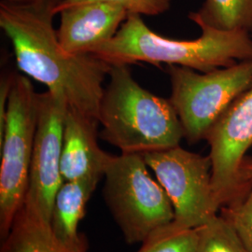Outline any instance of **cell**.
<instances>
[{"label":"cell","instance_id":"7a4b0ae2","mask_svg":"<svg viewBox=\"0 0 252 252\" xmlns=\"http://www.w3.org/2000/svg\"><path fill=\"white\" fill-rule=\"evenodd\" d=\"M199 27L202 34L198 38H167L153 31L141 15L129 13L116 35L91 54L111 65L148 63L161 67V63H165L199 72L252 60V36L248 33Z\"/></svg>","mask_w":252,"mask_h":252},{"label":"cell","instance_id":"4fadbf2b","mask_svg":"<svg viewBox=\"0 0 252 252\" xmlns=\"http://www.w3.org/2000/svg\"><path fill=\"white\" fill-rule=\"evenodd\" d=\"M0 252H71L54 235L48 221L26 199L14 218Z\"/></svg>","mask_w":252,"mask_h":252},{"label":"cell","instance_id":"9a60e30c","mask_svg":"<svg viewBox=\"0 0 252 252\" xmlns=\"http://www.w3.org/2000/svg\"><path fill=\"white\" fill-rule=\"evenodd\" d=\"M196 231L195 252H250L234 226L220 213Z\"/></svg>","mask_w":252,"mask_h":252},{"label":"cell","instance_id":"3957f363","mask_svg":"<svg viewBox=\"0 0 252 252\" xmlns=\"http://www.w3.org/2000/svg\"><path fill=\"white\" fill-rule=\"evenodd\" d=\"M100 102V137L121 153H145L180 146L183 128L169 99L138 84L128 65L113 64Z\"/></svg>","mask_w":252,"mask_h":252},{"label":"cell","instance_id":"8992f818","mask_svg":"<svg viewBox=\"0 0 252 252\" xmlns=\"http://www.w3.org/2000/svg\"><path fill=\"white\" fill-rule=\"evenodd\" d=\"M165 70L171 82L169 101L189 144L205 139L219 117L252 86V60L208 72L176 64H167Z\"/></svg>","mask_w":252,"mask_h":252},{"label":"cell","instance_id":"5b68a950","mask_svg":"<svg viewBox=\"0 0 252 252\" xmlns=\"http://www.w3.org/2000/svg\"><path fill=\"white\" fill-rule=\"evenodd\" d=\"M39 94L31 81L15 74L7 117L0 135V236L3 240L27 197L38 119Z\"/></svg>","mask_w":252,"mask_h":252},{"label":"cell","instance_id":"52a82bcc","mask_svg":"<svg viewBox=\"0 0 252 252\" xmlns=\"http://www.w3.org/2000/svg\"><path fill=\"white\" fill-rule=\"evenodd\" d=\"M143 157L169 197L175 227L196 229L220 213L208 155L189 152L180 145L145 153Z\"/></svg>","mask_w":252,"mask_h":252},{"label":"cell","instance_id":"5bb4252c","mask_svg":"<svg viewBox=\"0 0 252 252\" xmlns=\"http://www.w3.org/2000/svg\"><path fill=\"white\" fill-rule=\"evenodd\" d=\"M189 19L198 27L239 30L252 36V0H204Z\"/></svg>","mask_w":252,"mask_h":252},{"label":"cell","instance_id":"7c38bea8","mask_svg":"<svg viewBox=\"0 0 252 252\" xmlns=\"http://www.w3.org/2000/svg\"><path fill=\"white\" fill-rule=\"evenodd\" d=\"M99 178L63 181L54 198L51 226L56 238L71 252H88L87 240L79 232L86 206Z\"/></svg>","mask_w":252,"mask_h":252},{"label":"cell","instance_id":"2e32d148","mask_svg":"<svg viewBox=\"0 0 252 252\" xmlns=\"http://www.w3.org/2000/svg\"><path fill=\"white\" fill-rule=\"evenodd\" d=\"M196 246V229H179L171 222L148 236L137 252H195Z\"/></svg>","mask_w":252,"mask_h":252},{"label":"cell","instance_id":"30bf717a","mask_svg":"<svg viewBox=\"0 0 252 252\" xmlns=\"http://www.w3.org/2000/svg\"><path fill=\"white\" fill-rule=\"evenodd\" d=\"M57 29L58 40L68 54H91L110 40L128 16L121 6L106 2H87L62 9Z\"/></svg>","mask_w":252,"mask_h":252},{"label":"cell","instance_id":"e0dca14e","mask_svg":"<svg viewBox=\"0 0 252 252\" xmlns=\"http://www.w3.org/2000/svg\"><path fill=\"white\" fill-rule=\"evenodd\" d=\"M245 167L252 179V159L248 158ZM220 213L232 223L249 252H252V189L242 200L222 207Z\"/></svg>","mask_w":252,"mask_h":252},{"label":"cell","instance_id":"277c9868","mask_svg":"<svg viewBox=\"0 0 252 252\" xmlns=\"http://www.w3.org/2000/svg\"><path fill=\"white\" fill-rule=\"evenodd\" d=\"M143 154L111 155L104 178L103 196L129 245L142 243L174 220V209L165 190L153 179Z\"/></svg>","mask_w":252,"mask_h":252},{"label":"cell","instance_id":"ba28073f","mask_svg":"<svg viewBox=\"0 0 252 252\" xmlns=\"http://www.w3.org/2000/svg\"><path fill=\"white\" fill-rule=\"evenodd\" d=\"M212 184L220 209L236 203L252 189L246 170L252 147V86L239 95L207 131Z\"/></svg>","mask_w":252,"mask_h":252},{"label":"cell","instance_id":"9c48e42d","mask_svg":"<svg viewBox=\"0 0 252 252\" xmlns=\"http://www.w3.org/2000/svg\"><path fill=\"white\" fill-rule=\"evenodd\" d=\"M67 100L61 94H39L38 119L26 199L51 223L54 198L63 179L61 173L64 117Z\"/></svg>","mask_w":252,"mask_h":252},{"label":"cell","instance_id":"8fae6325","mask_svg":"<svg viewBox=\"0 0 252 252\" xmlns=\"http://www.w3.org/2000/svg\"><path fill=\"white\" fill-rule=\"evenodd\" d=\"M98 120L67 108L63 131L61 173L63 181L104 178L111 154L97 142Z\"/></svg>","mask_w":252,"mask_h":252},{"label":"cell","instance_id":"6da1fadb","mask_svg":"<svg viewBox=\"0 0 252 252\" xmlns=\"http://www.w3.org/2000/svg\"><path fill=\"white\" fill-rule=\"evenodd\" d=\"M63 0L17 4L0 2V27L8 36L22 72L61 94L68 107L95 120L99 117L103 86L111 64L92 54L66 53L54 27Z\"/></svg>","mask_w":252,"mask_h":252},{"label":"cell","instance_id":"d6986e66","mask_svg":"<svg viewBox=\"0 0 252 252\" xmlns=\"http://www.w3.org/2000/svg\"><path fill=\"white\" fill-rule=\"evenodd\" d=\"M8 2H11V3H17V4H27V3H33V2H36L39 0H5Z\"/></svg>","mask_w":252,"mask_h":252},{"label":"cell","instance_id":"ac0fdd59","mask_svg":"<svg viewBox=\"0 0 252 252\" xmlns=\"http://www.w3.org/2000/svg\"><path fill=\"white\" fill-rule=\"evenodd\" d=\"M87 2H106L123 7L128 13L141 16H157L168 11L171 0H63L56 8L58 14L62 9Z\"/></svg>","mask_w":252,"mask_h":252}]
</instances>
